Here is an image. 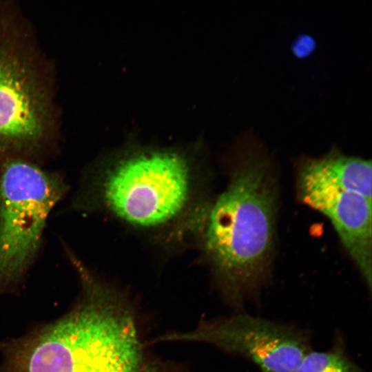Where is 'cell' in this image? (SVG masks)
<instances>
[{
    "mask_svg": "<svg viewBox=\"0 0 372 372\" xmlns=\"http://www.w3.org/2000/svg\"><path fill=\"white\" fill-rule=\"evenodd\" d=\"M223 192L207 208L202 240L223 300L239 311L271 277L278 183L271 156L251 131L240 135Z\"/></svg>",
    "mask_w": 372,
    "mask_h": 372,
    "instance_id": "1",
    "label": "cell"
},
{
    "mask_svg": "<svg viewBox=\"0 0 372 372\" xmlns=\"http://www.w3.org/2000/svg\"><path fill=\"white\" fill-rule=\"evenodd\" d=\"M82 298L67 316L23 342L6 372H185L144 340L135 304L83 264Z\"/></svg>",
    "mask_w": 372,
    "mask_h": 372,
    "instance_id": "2",
    "label": "cell"
},
{
    "mask_svg": "<svg viewBox=\"0 0 372 372\" xmlns=\"http://www.w3.org/2000/svg\"><path fill=\"white\" fill-rule=\"evenodd\" d=\"M55 65L19 2L0 0V161L37 163L57 148Z\"/></svg>",
    "mask_w": 372,
    "mask_h": 372,
    "instance_id": "3",
    "label": "cell"
},
{
    "mask_svg": "<svg viewBox=\"0 0 372 372\" xmlns=\"http://www.w3.org/2000/svg\"><path fill=\"white\" fill-rule=\"evenodd\" d=\"M100 203L121 220L156 228L172 222L190 201L193 176L185 152L171 147L128 148L95 180Z\"/></svg>",
    "mask_w": 372,
    "mask_h": 372,
    "instance_id": "4",
    "label": "cell"
},
{
    "mask_svg": "<svg viewBox=\"0 0 372 372\" xmlns=\"http://www.w3.org/2000/svg\"><path fill=\"white\" fill-rule=\"evenodd\" d=\"M59 174L21 158L0 161V289L36 259L50 212L67 192Z\"/></svg>",
    "mask_w": 372,
    "mask_h": 372,
    "instance_id": "5",
    "label": "cell"
},
{
    "mask_svg": "<svg viewBox=\"0 0 372 372\" xmlns=\"http://www.w3.org/2000/svg\"><path fill=\"white\" fill-rule=\"evenodd\" d=\"M199 342L245 358L260 372H292L311 350L307 331L238 311L229 316L202 319L186 331H172L149 342Z\"/></svg>",
    "mask_w": 372,
    "mask_h": 372,
    "instance_id": "6",
    "label": "cell"
},
{
    "mask_svg": "<svg viewBox=\"0 0 372 372\" xmlns=\"http://www.w3.org/2000/svg\"><path fill=\"white\" fill-rule=\"evenodd\" d=\"M300 201L331 222L343 247L371 288V200L348 189L296 179Z\"/></svg>",
    "mask_w": 372,
    "mask_h": 372,
    "instance_id": "7",
    "label": "cell"
},
{
    "mask_svg": "<svg viewBox=\"0 0 372 372\" xmlns=\"http://www.w3.org/2000/svg\"><path fill=\"white\" fill-rule=\"evenodd\" d=\"M371 161L344 154L335 147L299 160L296 178L342 187L371 200Z\"/></svg>",
    "mask_w": 372,
    "mask_h": 372,
    "instance_id": "8",
    "label": "cell"
},
{
    "mask_svg": "<svg viewBox=\"0 0 372 372\" xmlns=\"http://www.w3.org/2000/svg\"><path fill=\"white\" fill-rule=\"evenodd\" d=\"M292 372H366L356 364L340 340L327 351L311 350Z\"/></svg>",
    "mask_w": 372,
    "mask_h": 372,
    "instance_id": "9",
    "label": "cell"
}]
</instances>
